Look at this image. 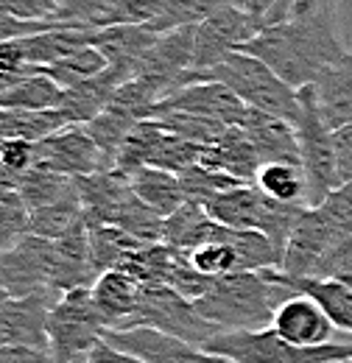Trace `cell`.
Returning <instances> with one entry per match:
<instances>
[{
  "mask_svg": "<svg viewBox=\"0 0 352 363\" xmlns=\"http://www.w3.org/2000/svg\"><path fill=\"white\" fill-rule=\"evenodd\" d=\"M84 218V207L79 199V190H70L59 201H50L28 213V235H40L48 240H59L76 221Z\"/></svg>",
  "mask_w": 352,
  "mask_h": 363,
  "instance_id": "f546056e",
  "label": "cell"
},
{
  "mask_svg": "<svg viewBox=\"0 0 352 363\" xmlns=\"http://www.w3.org/2000/svg\"><path fill=\"white\" fill-rule=\"evenodd\" d=\"M193 82H219L235 92L246 106L282 118L294 126L299 123V112H302L299 90L285 84L265 62H260L252 53L238 50V53H229L221 65L210 70H190L185 87Z\"/></svg>",
  "mask_w": 352,
  "mask_h": 363,
  "instance_id": "3957f363",
  "label": "cell"
},
{
  "mask_svg": "<svg viewBox=\"0 0 352 363\" xmlns=\"http://www.w3.org/2000/svg\"><path fill=\"white\" fill-rule=\"evenodd\" d=\"M50 294L31 296H9L0 308V335L14 344L48 350V311Z\"/></svg>",
  "mask_w": 352,
  "mask_h": 363,
  "instance_id": "d6986e66",
  "label": "cell"
},
{
  "mask_svg": "<svg viewBox=\"0 0 352 363\" xmlns=\"http://www.w3.org/2000/svg\"><path fill=\"white\" fill-rule=\"evenodd\" d=\"M0 9L20 20H48L53 23V14L59 9V0H0Z\"/></svg>",
  "mask_w": 352,
  "mask_h": 363,
  "instance_id": "c3c4849f",
  "label": "cell"
},
{
  "mask_svg": "<svg viewBox=\"0 0 352 363\" xmlns=\"http://www.w3.org/2000/svg\"><path fill=\"white\" fill-rule=\"evenodd\" d=\"M70 190H76V179H70L65 174H56V171H50L45 165H34L20 182V199L26 201L28 213L37 210V207L50 204V201H59Z\"/></svg>",
  "mask_w": 352,
  "mask_h": 363,
  "instance_id": "8d00e7d4",
  "label": "cell"
},
{
  "mask_svg": "<svg viewBox=\"0 0 352 363\" xmlns=\"http://www.w3.org/2000/svg\"><path fill=\"white\" fill-rule=\"evenodd\" d=\"M34 70H37V67H28V65H26L20 40L0 43V73H3V76H20V73H34Z\"/></svg>",
  "mask_w": 352,
  "mask_h": 363,
  "instance_id": "f5cc1de1",
  "label": "cell"
},
{
  "mask_svg": "<svg viewBox=\"0 0 352 363\" xmlns=\"http://www.w3.org/2000/svg\"><path fill=\"white\" fill-rule=\"evenodd\" d=\"M129 79H134L129 70L109 65L104 73H98V76L87 79V82L65 90L56 109L62 112V118L67 123H89L92 118H98L109 106L115 92L121 90V84H126Z\"/></svg>",
  "mask_w": 352,
  "mask_h": 363,
  "instance_id": "ffe728a7",
  "label": "cell"
},
{
  "mask_svg": "<svg viewBox=\"0 0 352 363\" xmlns=\"http://www.w3.org/2000/svg\"><path fill=\"white\" fill-rule=\"evenodd\" d=\"M232 3H241V0H171L165 14L157 17L154 23H148L145 28H151L154 34H165V31H174L182 26H196L204 17H210L213 11L232 6Z\"/></svg>",
  "mask_w": 352,
  "mask_h": 363,
  "instance_id": "f35d334b",
  "label": "cell"
},
{
  "mask_svg": "<svg viewBox=\"0 0 352 363\" xmlns=\"http://www.w3.org/2000/svg\"><path fill=\"white\" fill-rule=\"evenodd\" d=\"M207 352L229 358L235 363H347L352 361V344H321V347H297L285 341L274 327L263 330H238L219 333L204 344Z\"/></svg>",
  "mask_w": 352,
  "mask_h": 363,
  "instance_id": "5b68a950",
  "label": "cell"
},
{
  "mask_svg": "<svg viewBox=\"0 0 352 363\" xmlns=\"http://www.w3.org/2000/svg\"><path fill=\"white\" fill-rule=\"evenodd\" d=\"M339 227L344 229L347 235H352V182L339 184L336 190L327 193V199L319 204Z\"/></svg>",
  "mask_w": 352,
  "mask_h": 363,
  "instance_id": "7dc6e473",
  "label": "cell"
},
{
  "mask_svg": "<svg viewBox=\"0 0 352 363\" xmlns=\"http://www.w3.org/2000/svg\"><path fill=\"white\" fill-rule=\"evenodd\" d=\"M104 318L89 288H73L53 299L48 311V355L50 363H87L89 352L104 338Z\"/></svg>",
  "mask_w": 352,
  "mask_h": 363,
  "instance_id": "8992f818",
  "label": "cell"
},
{
  "mask_svg": "<svg viewBox=\"0 0 352 363\" xmlns=\"http://www.w3.org/2000/svg\"><path fill=\"white\" fill-rule=\"evenodd\" d=\"M23 235H28V207L20 190L0 193V252L11 249Z\"/></svg>",
  "mask_w": 352,
  "mask_h": 363,
  "instance_id": "7bdbcfd3",
  "label": "cell"
},
{
  "mask_svg": "<svg viewBox=\"0 0 352 363\" xmlns=\"http://www.w3.org/2000/svg\"><path fill=\"white\" fill-rule=\"evenodd\" d=\"M95 282L89 260V227L87 221H76L59 240H53V294H65L73 288H89Z\"/></svg>",
  "mask_w": 352,
  "mask_h": 363,
  "instance_id": "ac0fdd59",
  "label": "cell"
},
{
  "mask_svg": "<svg viewBox=\"0 0 352 363\" xmlns=\"http://www.w3.org/2000/svg\"><path fill=\"white\" fill-rule=\"evenodd\" d=\"M260 23L241 6H224L196 23V37H193V70H210L221 65L229 53H238L249 40L260 34Z\"/></svg>",
  "mask_w": 352,
  "mask_h": 363,
  "instance_id": "9c48e42d",
  "label": "cell"
},
{
  "mask_svg": "<svg viewBox=\"0 0 352 363\" xmlns=\"http://www.w3.org/2000/svg\"><path fill=\"white\" fill-rule=\"evenodd\" d=\"M336 279H344V282H347V285L352 288V274H344V277H336Z\"/></svg>",
  "mask_w": 352,
  "mask_h": 363,
  "instance_id": "680465c9",
  "label": "cell"
},
{
  "mask_svg": "<svg viewBox=\"0 0 352 363\" xmlns=\"http://www.w3.org/2000/svg\"><path fill=\"white\" fill-rule=\"evenodd\" d=\"M160 112H196V115L216 118L226 126H243L249 106L219 82H193V84L176 90L174 95H168L160 104L157 115Z\"/></svg>",
  "mask_w": 352,
  "mask_h": 363,
  "instance_id": "9a60e30c",
  "label": "cell"
},
{
  "mask_svg": "<svg viewBox=\"0 0 352 363\" xmlns=\"http://www.w3.org/2000/svg\"><path fill=\"white\" fill-rule=\"evenodd\" d=\"M95 40V28H67V26H53V28H45L40 34H31V37H23L20 48H23V56H26V65L28 67H48L65 56H70L73 50L79 48L92 45Z\"/></svg>",
  "mask_w": 352,
  "mask_h": 363,
  "instance_id": "484cf974",
  "label": "cell"
},
{
  "mask_svg": "<svg viewBox=\"0 0 352 363\" xmlns=\"http://www.w3.org/2000/svg\"><path fill=\"white\" fill-rule=\"evenodd\" d=\"M213 218L207 216L204 204L199 201H185L176 213L165 218V229H163V243L174 246L179 252H190L204 240L207 224Z\"/></svg>",
  "mask_w": 352,
  "mask_h": 363,
  "instance_id": "d6a6232c",
  "label": "cell"
},
{
  "mask_svg": "<svg viewBox=\"0 0 352 363\" xmlns=\"http://www.w3.org/2000/svg\"><path fill=\"white\" fill-rule=\"evenodd\" d=\"M299 123H297V137H299V157H302V171L308 179V207H319L330 190L339 187L336 177V145H333V129L324 123L313 87L299 90Z\"/></svg>",
  "mask_w": 352,
  "mask_h": 363,
  "instance_id": "ba28073f",
  "label": "cell"
},
{
  "mask_svg": "<svg viewBox=\"0 0 352 363\" xmlns=\"http://www.w3.org/2000/svg\"><path fill=\"white\" fill-rule=\"evenodd\" d=\"M202 151H204V145L190 143V140H185V137H176V135H171V132H165L163 140L157 143V148H154L148 165L163 168V171H171V174H182L185 168L202 162Z\"/></svg>",
  "mask_w": 352,
  "mask_h": 363,
  "instance_id": "b9f144b4",
  "label": "cell"
},
{
  "mask_svg": "<svg viewBox=\"0 0 352 363\" xmlns=\"http://www.w3.org/2000/svg\"><path fill=\"white\" fill-rule=\"evenodd\" d=\"M344 274H352V235H347V238L327 255V260L319 266L316 277H344Z\"/></svg>",
  "mask_w": 352,
  "mask_h": 363,
  "instance_id": "f907efd6",
  "label": "cell"
},
{
  "mask_svg": "<svg viewBox=\"0 0 352 363\" xmlns=\"http://www.w3.org/2000/svg\"><path fill=\"white\" fill-rule=\"evenodd\" d=\"M53 26H56V23H48V20H20V17L9 14L6 9H0V43L23 40V37L40 34V31L53 28Z\"/></svg>",
  "mask_w": 352,
  "mask_h": 363,
  "instance_id": "681fc988",
  "label": "cell"
},
{
  "mask_svg": "<svg viewBox=\"0 0 352 363\" xmlns=\"http://www.w3.org/2000/svg\"><path fill=\"white\" fill-rule=\"evenodd\" d=\"M347 238V232L339 227L321 207H308L297 227L291 232L285 252H282V266L280 272L288 277H316L319 266L327 260V255Z\"/></svg>",
  "mask_w": 352,
  "mask_h": 363,
  "instance_id": "30bf717a",
  "label": "cell"
},
{
  "mask_svg": "<svg viewBox=\"0 0 352 363\" xmlns=\"http://www.w3.org/2000/svg\"><path fill=\"white\" fill-rule=\"evenodd\" d=\"M89 294L106 327H123L140 305L143 282L121 269H109L95 277V282L89 285Z\"/></svg>",
  "mask_w": 352,
  "mask_h": 363,
  "instance_id": "7402d4cb",
  "label": "cell"
},
{
  "mask_svg": "<svg viewBox=\"0 0 352 363\" xmlns=\"http://www.w3.org/2000/svg\"><path fill=\"white\" fill-rule=\"evenodd\" d=\"M241 50L265 62L294 90L310 87L347 53L339 34V3L324 0L308 14L268 26Z\"/></svg>",
  "mask_w": 352,
  "mask_h": 363,
  "instance_id": "6da1fadb",
  "label": "cell"
},
{
  "mask_svg": "<svg viewBox=\"0 0 352 363\" xmlns=\"http://www.w3.org/2000/svg\"><path fill=\"white\" fill-rule=\"evenodd\" d=\"M140 121L132 118L129 112H121L115 106H106L98 118H92L89 123H84L87 135L95 140V145L101 148V154L106 157V162L115 168V157L121 151V145L126 143V137L132 135V129Z\"/></svg>",
  "mask_w": 352,
  "mask_h": 363,
  "instance_id": "e575fe53",
  "label": "cell"
},
{
  "mask_svg": "<svg viewBox=\"0 0 352 363\" xmlns=\"http://www.w3.org/2000/svg\"><path fill=\"white\" fill-rule=\"evenodd\" d=\"M171 0H118L104 26H148L165 14Z\"/></svg>",
  "mask_w": 352,
  "mask_h": 363,
  "instance_id": "ee69618b",
  "label": "cell"
},
{
  "mask_svg": "<svg viewBox=\"0 0 352 363\" xmlns=\"http://www.w3.org/2000/svg\"><path fill=\"white\" fill-rule=\"evenodd\" d=\"M204 210L213 221H219L224 227L263 232L265 238L277 246V252L282 255L299 216L308 207L305 204H291V201H277V199L265 196L255 182H246V184H238L232 190L210 196L204 201Z\"/></svg>",
  "mask_w": 352,
  "mask_h": 363,
  "instance_id": "277c9868",
  "label": "cell"
},
{
  "mask_svg": "<svg viewBox=\"0 0 352 363\" xmlns=\"http://www.w3.org/2000/svg\"><path fill=\"white\" fill-rule=\"evenodd\" d=\"M157 121L165 126V132H171L176 137H185L190 143H199V145L216 143L229 129L226 123H221L216 118L196 115V112H160Z\"/></svg>",
  "mask_w": 352,
  "mask_h": 363,
  "instance_id": "74e56055",
  "label": "cell"
},
{
  "mask_svg": "<svg viewBox=\"0 0 352 363\" xmlns=\"http://www.w3.org/2000/svg\"><path fill=\"white\" fill-rule=\"evenodd\" d=\"M324 0H297V9H294V17L297 14H308V11H313L316 6H321Z\"/></svg>",
  "mask_w": 352,
  "mask_h": 363,
  "instance_id": "11a10c76",
  "label": "cell"
},
{
  "mask_svg": "<svg viewBox=\"0 0 352 363\" xmlns=\"http://www.w3.org/2000/svg\"><path fill=\"white\" fill-rule=\"evenodd\" d=\"M193 37L196 26H182L160 34L151 50L140 59L134 79H143L163 95V101L185 87L187 73L193 70Z\"/></svg>",
  "mask_w": 352,
  "mask_h": 363,
  "instance_id": "7c38bea8",
  "label": "cell"
},
{
  "mask_svg": "<svg viewBox=\"0 0 352 363\" xmlns=\"http://www.w3.org/2000/svg\"><path fill=\"white\" fill-rule=\"evenodd\" d=\"M37 154H40L37 165H45L70 179H82V177L112 168L106 157L101 154V148L95 145V140L87 135L84 123H67L56 135L40 140Z\"/></svg>",
  "mask_w": 352,
  "mask_h": 363,
  "instance_id": "5bb4252c",
  "label": "cell"
},
{
  "mask_svg": "<svg viewBox=\"0 0 352 363\" xmlns=\"http://www.w3.org/2000/svg\"><path fill=\"white\" fill-rule=\"evenodd\" d=\"M347 363H352V361H347Z\"/></svg>",
  "mask_w": 352,
  "mask_h": 363,
  "instance_id": "91938a15",
  "label": "cell"
},
{
  "mask_svg": "<svg viewBox=\"0 0 352 363\" xmlns=\"http://www.w3.org/2000/svg\"><path fill=\"white\" fill-rule=\"evenodd\" d=\"M310 87L324 123L333 132L352 126V50H347L333 67H327Z\"/></svg>",
  "mask_w": 352,
  "mask_h": 363,
  "instance_id": "cb8c5ba5",
  "label": "cell"
},
{
  "mask_svg": "<svg viewBox=\"0 0 352 363\" xmlns=\"http://www.w3.org/2000/svg\"><path fill=\"white\" fill-rule=\"evenodd\" d=\"M65 90L45 73H28L0 98V109H56Z\"/></svg>",
  "mask_w": 352,
  "mask_h": 363,
  "instance_id": "4dcf8cb0",
  "label": "cell"
},
{
  "mask_svg": "<svg viewBox=\"0 0 352 363\" xmlns=\"http://www.w3.org/2000/svg\"><path fill=\"white\" fill-rule=\"evenodd\" d=\"M87 363H145V361H140L137 355L121 350V347H115V344H109L106 338H101L95 344V350L89 352Z\"/></svg>",
  "mask_w": 352,
  "mask_h": 363,
  "instance_id": "db71d44e",
  "label": "cell"
},
{
  "mask_svg": "<svg viewBox=\"0 0 352 363\" xmlns=\"http://www.w3.org/2000/svg\"><path fill=\"white\" fill-rule=\"evenodd\" d=\"M176 177H179L185 199H187V201H199V204H204V201H207L210 196H216V193L232 190V187H238V184H246V182L235 179V177H229V174H224V171H213V168H207V165H202V162L185 168V171L176 174Z\"/></svg>",
  "mask_w": 352,
  "mask_h": 363,
  "instance_id": "ab89813d",
  "label": "cell"
},
{
  "mask_svg": "<svg viewBox=\"0 0 352 363\" xmlns=\"http://www.w3.org/2000/svg\"><path fill=\"white\" fill-rule=\"evenodd\" d=\"M140 243H145V240L134 238L126 229L115 227V224H95V227H89V260H92V274L98 277V274L109 272V269H118V263H121L132 249H137Z\"/></svg>",
  "mask_w": 352,
  "mask_h": 363,
  "instance_id": "f1b7e54d",
  "label": "cell"
},
{
  "mask_svg": "<svg viewBox=\"0 0 352 363\" xmlns=\"http://www.w3.org/2000/svg\"><path fill=\"white\" fill-rule=\"evenodd\" d=\"M157 40L160 34H154L145 26H104V28H95L92 45L106 56L112 67H123L134 76L140 59L151 50Z\"/></svg>",
  "mask_w": 352,
  "mask_h": 363,
  "instance_id": "d4e9b609",
  "label": "cell"
},
{
  "mask_svg": "<svg viewBox=\"0 0 352 363\" xmlns=\"http://www.w3.org/2000/svg\"><path fill=\"white\" fill-rule=\"evenodd\" d=\"M285 291L268 282L263 272H229L213 279L210 291L196 299V311L224 333L271 327L277 294Z\"/></svg>",
  "mask_w": 352,
  "mask_h": 363,
  "instance_id": "7a4b0ae2",
  "label": "cell"
},
{
  "mask_svg": "<svg viewBox=\"0 0 352 363\" xmlns=\"http://www.w3.org/2000/svg\"><path fill=\"white\" fill-rule=\"evenodd\" d=\"M40 162L37 143L28 140H0V168L11 171L14 177H26Z\"/></svg>",
  "mask_w": 352,
  "mask_h": 363,
  "instance_id": "f6af8a7d",
  "label": "cell"
},
{
  "mask_svg": "<svg viewBox=\"0 0 352 363\" xmlns=\"http://www.w3.org/2000/svg\"><path fill=\"white\" fill-rule=\"evenodd\" d=\"M123 327H151L160 333L176 335L196 347H204L210 338L224 333L213 321L202 316L190 299H185L171 285H143L140 305Z\"/></svg>",
  "mask_w": 352,
  "mask_h": 363,
  "instance_id": "52a82bcc",
  "label": "cell"
},
{
  "mask_svg": "<svg viewBox=\"0 0 352 363\" xmlns=\"http://www.w3.org/2000/svg\"><path fill=\"white\" fill-rule=\"evenodd\" d=\"M0 282L11 296L53 294V240L23 235L0 252Z\"/></svg>",
  "mask_w": 352,
  "mask_h": 363,
  "instance_id": "8fae6325",
  "label": "cell"
},
{
  "mask_svg": "<svg viewBox=\"0 0 352 363\" xmlns=\"http://www.w3.org/2000/svg\"><path fill=\"white\" fill-rule=\"evenodd\" d=\"M243 129L252 140V145L258 148L260 162H291V165H302L299 157V137H297V126L265 115L260 109L249 106V115L243 121Z\"/></svg>",
  "mask_w": 352,
  "mask_h": 363,
  "instance_id": "44dd1931",
  "label": "cell"
},
{
  "mask_svg": "<svg viewBox=\"0 0 352 363\" xmlns=\"http://www.w3.org/2000/svg\"><path fill=\"white\" fill-rule=\"evenodd\" d=\"M106 67H109L106 56L95 45H87V48L73 50L70 56H65V59H59V62H53V65H48V67H40V73L50 76L62 90H70V87L87 82L92 76L104 73Z\"/></svg>",
  "mask_w": 352,
  "mask_h": 363,
  "instance_id": "836d02e7",
  "label": "cell"
},
{
  "mask_svg": "<svg viewBox=\"0 0 352 363\" xmlns=\"http://www.w3.org/2000/svg\"><path fill=\"white\" fill-rule=\"evenodd\" d=\"M274 333H280L285 341L297 347H321L333 341V333L339 330L324 308L305 294H291L285 302L277 305L271 318Z\"/></svg>",
  "mask_w": 352,
  "mask_h": 363,
  "instance_id": "2e32d148",
  "label": "cell"
},
{
  "mask_svg": "<svg viewBox=\"0 0 352 363\" xmlns=\"http://www.w3.org/2000/svg\"><path fill=\"white\" fill-rule=\"evenodd\" d=\"M333 145H336V177H339V184L352 182V126L336 129L333 132Z\"/></svg>",
  "mask_w": 352,
  "mask_h": 363,
  "instance_id": "816d5d0a",
  "label": "cell"
},
{
  "mask_svg": "<svg viewBox=\"0 0 352 363\" xmlns=\"http://www.w3.org/2000/svg\"><path fill=\"white\" fill-rule=\"evenodd\" d=\"M104 338L145 363H235L151 327H106Z\"/></svg>",
  "mask_w": 352,
  "mask_h": 363,
  "instance_id": "4fadbf2b",
  "label": "cell"
},
{
  "mask_svg": "<svg viewBox=\"0 0 352 363\" xmlns=\"http://www.w3.org/2000/svg\"><path fill=\"white\" fill-rule=\"evenodd\" d=\"M129 182H132L134 196L143 204H148L154 213H160L163 218H168L171 213H176L187 201L185 193H182L179 177L171 171L145 165V168H137L134 174H129Z\"/></svg>",
  "mask_w": 352,
  "mask_h": 363,
  "instance_id": "4316f807",
  "label": "cell"
},
{
  "mask_svg": "<svg viewBox=\"0 0 352 363\" xmlns=\"http://www.w3.org/2000/svg\"><path fill=\"white\" fill-rule=\"evenodd\" d=\"M268 282L291 291V294H305L316 299L330 321L339 327V333H352V288L344 279L336 277H288L280 269H263Z\"/></svg>",
  "mask_w": 352,
  "mask_h": 363,
  "instance_id": "e0dca14e",
  "label": "cell"
},
{
  "mask_svg": "<svg viewBox=\"0 0 352 363\" xmlns=\"http://www.w3.org/2000/svg\"><path fill=\"white\" fill-rule=\"evenodd\" d=\"M255 184L265 196L277 201H291V204H305L308 207V179L302 165L291 162H265L258 171Z\"/></svg>",
  "mask_w": 352,
  "mask_h": 363,
  "instance_id": "1f68e13d",
  "label": "cell"
},
{
  "mask_svg": "<svg viewBox=\"0 0 352 363\" xmlns=\"http://www.w3.org/2000/svg\"><path fill=\"white\" fill-rule=\"evenodd\" d=\"M115 6L118 0H59L53 23L67 28H104V20Z\"/></svg>",
  "mask_w": 352,
  "mask_h": 363,
  "instance_id": "60d3db41",
  "label": "cell"
},
{
  "mask_svg": "<svg viewBox=\"0 0 352 363\" xmlns=\"http://www.w3.org/2000/svg\"><path fill=\"white\" fill-rule=\"evenodd\" d=\"M241 6L260 23V28H268V26L291 20L297 0H241Z\"/></svg>",
  "mask_w": 352,
  "mask_h": 363,
  "instance_id": "bcb514c9",
  "label": "cell"
},
{
  "mask_svg": "<svg viewBox=\"0 0 352 363\" xmlns=\"http://www.w3.org/2000/svg\"><path fill=\"white\" fill-rule=\"evenodd\" d=\"M34 73H37V70H34ZM23 76H28V73H20V76H3V73H0V98H3V92L9 90L14 82H20Z\"/></svg>",
  "mask_w": 352,
  "mask_h": 363,
  "instance_id": "9f6ffc18",
  "label": "cell"
},
{
  "mask_svg": "<svg viewBox=\"0 0 352 363\" xmlns=\"http://www.w3.org/2000/svg\"><path fill=\"white\" fill-rule=\"evenodd\" d=\"M9 296H11V294H9V291H6V288H3V282H0V308H3V305H6V299H9Z\"/></svg>",
  "mask_w": 352,
  "mask_h": 363,
  "instance_id": "6f0895ef",
  "label": "cell"
},
{
  "mask_svg": "<svg viewBox=\"0 0 352 363\" xmlns=\"http://www.w3.org/2000/svg\"><path fill=\"white\" fill-rule=\"evenodd\" d=\"M202 165H207L213 171H224V174H229V177L241 182H255L263 162L258 157V148L252 145V140L246 135V129L243 126H229L216 143L204 145Z\"/></svg>",
  "mask_w": 352,
  "mask_h": 363,
  "instance_id": "603a6c76",
  "label": "cell"
},
{
  "mask_svg": "<svg viewBox=\"0 0 352 363\" xmlns=\"http://www.w3.org/2000/svg\"><path fill=\"white\" fill-rule=\"evenodd\" d=\"M62 126H67V121L59 109H0V140L40 143Z\"/></svg>",
  "mask_w": 352,
  "mask_h": 363,
  "instance_id": "83f0119b",
  "label": "cell"
},
{
  "mask_svg": "<svg viewBox=\"0 0 352 363\" xmlns=\"http://www.w3.org/2000/svg\"><path fill=\"white\" fill-rule=\"evenodd\" d=\"M165 135V126L157 118H145L132 129V135L126 137V143L121 145L118 157H115V168L121 174H134L137 168H145L151 162V154L157 148V143Z\"/></svg>",
  "mask_w": 352,
  "mask_h": 363,
  "instance_id": "d590c367",
  "label": "cell"
}]
</instances>
